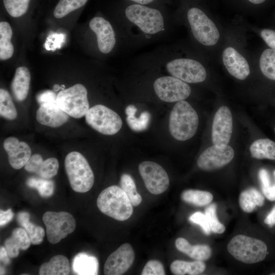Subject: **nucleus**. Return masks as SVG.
I'll list each match as a JSON object with an SVG mask.
<instances>
[{
	"label": "nucleus",
	"mask_w": 275,
	"mask_h": 275,
	"mask_svg": "<svg viewBox=\"0 0 275 275\" xmlns=\"http://www.w3.org/2000/svg\"><path fill=\"white\" fill-rule=\"evenodd\" d=\"M261 36L267 45L271 49L275 50V31L270 29L263 30Z\"/></svg>",
	"instance_id": "c03bdc74"
},
{
	"label": "nucleus",
	"mask_w": 275,
	"mask_h": 275,
	"mask_svg": "<svg viewBox=\"0 0 275 275\" xmlns=\"http://www.w3.org/2000/svg\"><path fill=\"white\" fill-rule=\"evenodd\" d=\"M48 241L56 244L72 233L76 227L74 217L65 211H47L43 215Z\"/></svg>",
	"instance_id": "9d476101"
},
{
	"label": "nucleus",
	"mask_w": 275,
	"mask_h": 275,
	"mask_svg": "<svg viewBox=\"0 0 275 275\" xmlns=\"http://www.w3.org/2000/svg\"><path fill=\"white\" fill-rule=\"evenodd\" d=\"M137 108L133 105H128L125 110L127 115L126 122L129 127L136 132L142 131L146 130L148 127L150 114L147 111L142 113L139 118L135 117Z\"/></svg>",
	"instance_id": "c756f323"
},
{
	"label": "nucleus",
	"mask_w": 275,
	"mask_h": 275,
	"mask_svg": "<svg viewBox=\"0 0 275 275\" xmlns=\"http://www.w3.org/2000/svg\"><path fill=\"white\" fill-rule=\"evenodd\" d=\"M264 223L270 227L275 225V206L265 218Z\"/></svg>",
	"instance_id": "49530a36"
},
{
	"label": "nucleus",
	"mask_w": 275,
	"mask_h": 275,
	"mask_svg": "<svg viewBox=\"0 0 275 275\" xmlns=\"http://www.w3.org/2000/svg\"><path fill=\"white\" fill-rule=\"evenodd\" d=\"M259 177L261 182V188L266 198L270 200H275L274 185L271 186L267 171L264 169L259 171Z\"/></svg>",
	"instance_id": "ea45409f"
},
{
	"label": "nucleus",
	"mask_w": 275,
	"mask_h": 275,
	"mask_svg": "<svg viewBox=\"0 0 275 275\" xmlns=\"http://www.w3.org/2000/svg\"><path fill=\"white\" fill-rule=\"evenodd\" d=\"M124 15L127 33L134 34L137 31L140 40L157 38L167 31L166 19L156 9L135 3L126 7Z\"/></svg>",
	"instance_id": "f257e3e1"
},
{
	"label": "nucleus",
	"mask_w": 275,
	"mask_h": 275,
	"mask_svg": "<svg viewBox=\"0 0 275 275\" xmlns=\"http://www.w3.org/2000/svg\"><path fill=\"white\" fill-rule=\"evenodd\" d=\"M14 216V213L11 209L6 211L0 210V225L4 226L9 223Z\"/></svg>",
	"instance_id": "a18cd8bd"
},
{
	"label": "nucleus",
	"mask_w": 275,
	"mask_h": 275,
	"mask_svg": "<svg viewBox=\"0 0 275 275\" xmlns=\"http://www.w3.org/2000/svg\"><path fill=\"white\" fill-rule=\"evenodd\" d=\"M181 197L184 202L197 206L207 205L213 199L210 193L196 189L185 190L182 192Z\"/></svg>",
	"instance_id": "2f4dec72"
},
{
	"label": "nucleus",
	"mask_w": 275,
	"mask_h": 275,
	"mask_svg": "<svg viewBox=\"0 0 275 275\" xmlns=\"http://www.w3.org/2000/svg\"><path fill=\"white\" fill-rule=\"evenodd\" d=\"M0 259L5 265H9L10 263V257L7 252L5 246H1Z\"/></svg>",
	"instance_id": "de8ad7c7"
},
{
	"label": "nucleus",
	"mask_w": 275,
	"mask_h": 275,
	"mask_svg": "<svg viewBox=\"0 0 275 275\" xmlns=\"http://www.w3.org/2000/svg\"><path fill=\"white\" fill-rule=\"evenodd\" d=\"M233 128L232 116L230 109L222 106L216 112L212 126L213 145H226L229 143Z\"/></svg>",
	"instance_id": "dca6fc26"
},
{
	"label": "nucleus",
	"mask_w": 275,
	"mask_h": 275,
	"mask_svg": "<svg viewBox=\"0 0 275 275\" xmlns=\"http://www.w3.org/2000/svg\"><path fill=\"white\" fill-rule=\"evenodd\" d=\"M251 3L254 4H260L264 2L266 0H248Z\"/></svg>",
	"instance_id": "8fccbe9b"
},
{
	"label": "nucleus",
	"mask_w": 275,
	"mask_h": 275,
	"mask_svg": "<svg viewBox=\"0 0 275 275\" xmlns=\"http://www.w3.org/2000/svg\"><path fill=\"white\" fill-rule=\"evenodd\" d=\"M259 65L263 75L275 80V50L268 48L264 50L260 57Z\"/></svg>",
	"instance_id": "473e14b6"
},
{
	"label": "nucleus",
	"mask_w": 275,
	"mask_h": 275,
	"mask_svg": "<svg viewBox=\"0 0 275 275\" xmlns=\"http://www.w3.org/2000/svg\"><path fill=\"white\" fill-rule=\"evenodd\" d=\"M30 0H3L5 8L10 16L20 17L26 12Z\"/></svg>",
	"instance_id": "4c0bfd02"
},
{
	"label": "nucleus",
	"mask_w": 275,
	"mask_h": 275,
	"mask_svg": "<svg viewBox=\"0 0 275 275\" xmlns=\"http://www.w3.org/2000/svg\"><path fill=\"white\" fill-rule=\"evenodd\" d=\"M274 175H275V171L274 172ZM274 188H275V185H274Z\"/></svg>",
	"instance_id": "603ef678"
},
{
	"label": "nucleus",
	"mask_w": 275,
	"mask_h": 275,
	"mask_svg": "<svg viewBox=\"0 0 275 275\" xmlns=\"http://www.w3.org/2000/svg\"><path fill=\"white\" fill-rule=\"evenodd\" d=\"M64 164L70 186L74 191L84 193L91 189L94 182V174L88 161L80 153H69Z\"/></svg>",
	"instance_id": "20e7f679"
},
{
	"label": "nucleus",
	"mask_w": 275,
	"mask_h": 275,
	"mask_svg": "<svg viewBox=\"0 0 275 275\" xmlns=\"http://www.w3.org/2000/svg\"><path fill=\"white\" fill-rule=\"evenodd\" d=\"M69 116L60 108L57 102L40 105L36 118L41 124L56 128L64 124Z\"/></svg>",
	"instance_id": "6ab92c4d"
},
{
	"label": "nucleus",
	"mask_w": 275,
	"mask_h": 275,
	"mask_svg": "<svg viewBox=\"0 0 275 275\" xmlns=\"http://www.w3.org/2000/svg\"><path fill=\"white\" fill-rule=\"evenodd\" d=\"M31 242L26 232L23 228L13 230L11 236L5 241V248L10 258H16L19 255V250H26L30 247Z\"/></svg>",
	"instance_id": "412c9836"
},
{
	"label": "nucleus",
	"mask_w": 275,
	"mask_h": 275,
	"mask_svg": "<svg viewBox=\"0 0 275 275\" xmlns=\"http://www.w3.org/2000/svg\"><path fill=\"white\" fill-rule=\"evenodd\" d=\"M97 205L103 214L116 220L128 219L133 212L132 205L121 187L116 185L103 190L97 199Z\"/></svg>",
	"instance_id": "7ed1b4c3"
},
{
	"label": "nucleus",
	"mask_w": 275,
	"mask_h": 275,
	"mask_svg": "<svg viewBox=\"0 0 275 275\" xmlns=\"http://www.w3.org/2000/svg\"><path fill=\"white\" fill-rule=\"evenodd\" d=\"M205 268V263L200 260L191 262L175 260L171 263L170 266L171 272L176 275L200 274L204 272Z\"/></svg>",
	"instance_id": "c85d7f7f"
},
{
	"label": "nucleus",
	"mask_w": 275,
	"mask_h": 275,
	"mask_svg": "<svg viewBox=\"0 0 275 275\" xmlns=\"http://www.w3.org/2000/svg\"><path fill=\"white\" fill-rule=\"evenodd\" d=\"M4 149L8 156L11 166L15 169H20L26 164L31 156V149L24 142H20L16 138L10 136L3 143Z\"/></svg>",
	"instance_id": "f3484780"
},
{
	"label": "nucleus",
	"mask_w": 275,
	"mask_h": 275,
	"mask_svg": "<svg viewBox=\"0 0 275 275\" xmlns=\"http://www.w3.org/2000/svg\"><path fill=\"white\" fill-rule=\"evenodd\" d=\"M175 246L178 250L196 260H206L211 255V250L209 246L199 244L191 245L186 239L182 237L176 240Z\"/></svg>",
	"instance_id": "5701e85b"
},
{
	"label": "nucleus",
	"mask_w": 275,
	"mask_h": 275,
	"mask_svg": "<svg viewBox=\"0 0 275 275\" xmlns=\"http://www.w3.org/2000/svg\"><path fill=\"white\" fill-rule=\"evenodd\" d=\"M264 202L262 195L255 188H250L243 191L239 199V205L245 212H252L256 206H262Z\"/></svg>",
	"instance_id": "cd10ccee"
},
{
	"label": "nucleus",
	"mask_w": 275,
	"mask_h": 275,
	"mask_svg": "<svg viewBox=\"0 0 275 275\" xmlns=\"http://www.w3.org/2000/svg\"><path fill=\"white\" fill-rule=\"evenodd\" d=\"M164 60L163 64L166 71L187 83H199L206 78L207 73L204 66L198 61L188 58H176Z\"/></svg>",
	"instance_id": "0eeeda50"
},
{
	"label": "nucleus",
	"mask_w": 275,
	"mask_h": 275,
	"mask_svg": "<svg viewBox=\"0 0 275 275\" xmlns=\"http://www.w3.org/2000/svg\"><path fill=\"white\" fill-rule=\"evenodd\" d=\"M153 87L156 96L166 102L184 100L191 93V88L187 82L172 75L158 77Z\"/></svg>",
	"instance_id": "9b49d317"
},
{
	"label": "nucleus",
	"mask_w": 275,
	"mask_h": 275,
	"mask_svg": "<svg viewBox=\"0 0 275 275\" xmlns=\"http://www.w3.org/2000/svg\"><path fill=\"white\" fill-rule=\"evenodd\" d=\"M89 27L96 35L99 51L103 54L111 52L117 43L116 34L111 23L102 17L96 16L90 20Z\"/></svg>",
	"instance_id": "2eb2a0df"
},
{
	"label": "nucleus",
	"mask_w": 275,
	"mask_h": 275,
	"mask_svg": "<svg viewBox=\"0 0 275 275\" xmlns=\"http://www.w3.org/2000/svg\"><path fill=\"white\" fill-rule=\"evenodd\" d=\"M251 155L257 159L275 160V142L268 139H261L250 146Z\"/></svg>",
	"instance_id": "bb28decb"
},
{
	"label": "nucleus",
	"mask_w": 275,
	"mask_h": 275,
	"mask_svg": "<svg viewBox=\"0 0 275 275\" xmlns=\"http://www.w3.org/2000/svg\"><path fill=\"white\" fill-rule=\"evenodd\" d=\"M5 273V269L3 267H1V274H4Z\"/></svg>",
	"instance_id": "3c124183"
},
{
	"label": "nucleus",
	"mask_w": 275,
	"mask_h": 275,
	"mask_svg": "<svg viewBox=\"0 0 275 275\" xmlns=\"http://www.w3.org/2000/svg\"><path fill=\"white\" fill-rule=\"evenodd\" d=\"M189 221L194 224L199 225L205 234H210L211 230L205 214L200 211L195 212L189 216Z\"/></svg>",
	"instance_id": "79ce46f5"
},
{
	"label": "nucleus",
	"mask_w": 275,
	"mask_h": 275,
	"mask_svg": "<svg viewBox=\"0 0 275 275\" xmlns=\"http://www.w3.org/2000/svg\"><path fill=\"white\" fill-rule=\"evenodd\" d=\"M135 4L146 5L153 2L154 0H129Z\"/></svg>",
	"instance_id": "09e8293b"
},
{
	"label": "nucleus",
	"mask_w": 275,
	"mask_h": 275,
	"mask_svg": "<svg viewBox=\"0 0 275 275\" xmlns=\"http://www.w3.org/2000/svg\"><path fill=\"white\" fill-rule=\"evenodd\" d=\"M59 163L54 157H50L43 160L41 155L35 154L31 156L24 166L25 170L35 173L39 177L45 179H51L56 176L58 171Z\"/></svg>",
	"instance_id": "aec40b11"
},
{
	"label": "nucleus",
	"mask_w": 275,
	"mask_h": 275,
	"mask_svg": "<svg viewBox=\"0 0 275 275\" xmlns=\"http://www.w3.org/2000/svg\"><path fill=\"white\" fill-rule=\"evenodd\" d=\"M165 274L162 264L156 260L147 262L141 273L142 275H164Z\"/></svg>",
	"instance_id": "a19ab883"
},
{
	"label": "nucleus",
	"mask_w": 275,
	"mask_h": 275,
	"mask_svg": "<svg viewBox=\"0 0 275 275\" xmlns=\"http://www.w3.org/2000/svg\"><path fill=\"white\" fill-rule=\"evenodd\" d=\"M26 184L29 187L36 189L43 198L50 197L54 192V184L50 179L31 177L28 179Z\"/></svg>",
	"instance_id": "72a5a7b5"
},
{
	"label": "nucleus",
	"mask_w": 275,
	"mask_h": 275,
	"mask_svg": "<svg viewBox=\"0 0 275 275\" xmlns=\"http://www.w3.org/2000/svg\"><path fill=\"white\" fill-rule=\"evenodd\" d=\"M274 131H275V127H274Z\"/></svg>",
	"instance_id": "864d4df0"
},
{
	"label": "nucleus",
	"mask_w": 275,
	"mask_h": 275,
	"mask_svg": "<svg viewBox=\"0 0 275 275\" xmlns=\"http://www.w3.org/2000/svg\"><path fill=\"white\" fill-rule=\"evenodd\" d=\"M134 259L133 250L129 243L122 244L107 258L104 265L106 275H121L132 265Z\"/></svg>",
	"instance_id": "4468645a"
},
{
	"label": "nucleus",
	"mask_w": 275,
	"mask_h": 275,
	"mask_svg": "<svg viewBox=\"0 0 275 275\" xmlns=\"http://www.w3.org/2000/svg\"><path fill=\"white\" fill-rule=\"evenodd\" d=\"M31 81L29 69L24 66L18 67L11 84V90L15 98L18 101H23L27 97Z\"/></svg>",
	"instance_id": "4be33fe9"
},
{
	"label": "nucleus",
	"mask_w": 275,
	"mask_h": 275,
	"mask_svg": "<svg viewBox=\"0 0 275 275\" xmlns=\"http://www.w3.org/2000/svg\"><path fill=\"white\" fill-rule=\"evenodd\" d=\"M12 30L9 23L2 21L0 23V59L6 60L14 53V47L11 42Z\"/></svg>",
	"instance_id": "7c9ffc66"
},
{
	"label": "nucleus",
	"mask_w": 275,
	"mask_h": 275,
	"mask_svg": "<svg viewBox=\"0 0 275 275\" xmlns=\"http://www.w3.org/2000/svg\"><path fill=\"white\" fill-rule=\"evenodd\" d=\"M139 173L147 190L154 195L165 191L169 185V178L164 169L159 164L145 161L139 166Z\"/></svg>",
	"instance_id": "f8f14e48"
},
{
	"label": "nucleus",
	"mask_w": 275,
	"mask_h": 275,
	"mask_svg": "<svg viewBox=\"0 0 275 275\" xmlns=\"http://www.w3.org/2000/svg\"><path fill=\"white\" fill-rule=\"evenodd\" d=\"M205 214L212 232L218 234H222L225 232V227L219 222L217 217L216 205L215 203H212L206 208Z\"/></svg>",
	"instance_id": "58836bf2"
},
{
	"label": "nucleus",
	"mask_w": 275,
	"mask_h": 275,
	"mask_svg": "<svg viewBox=\"0 0 275 275\" xmlns=\"http://www.w3.org/2000/svg\"><path fill=\"white\" fill-rule=\"evenodd\" d=\"M17 221L19 225L25 230L29 236L31 243L39 244L42 243L45 236L44 229L36 225L30 221V214L21 211L17 214Z\"/></svg>",
	"instance_id": "a878e982"
},
{
	"label": "nucleus",
	"mask_w": 275,
	"mask_h": 275,
	"mask_svg": "<svg viewBox=\"0 0 275 275\" xmlns=\"http://www.w3.org/2000/svg\"><path fill=\"white\" fill-rule=\"evenodd\" d=\"M222 58L226 68L235 78L243 80L250 74V69L247 61L234 48H225Z\"/></svg>",
	"instance_id": "a211bd4d"
},
{
	"label": "nucleus",
	"mask_w": 275,
	"mask_h": 275,
	"mask_svg": "<svg viewBox=\"0 0 275 275\" xmlns=\"http://www.w3.org/2000/svg\"><path fill=\"white\" fill-rule=\"evenodd\" d=\"M199 117L196 111L186 101L181 100L174 105L169 117V130L176 140L184 141L196 134Z\"/></svg>",
	"instance_id": "f03ea898"
},
{
	"label": "nucleus",
	"mask_w": 275,
	"mask_h": 275,
	"mask_svg": "<svg viewBox=\"0 0 275 275\" xmlns=\"http://www.w3.org/2000/svg\"><path fill=\"white\" fill-rule=\"evenodd\" d=\"M98 266L97 259L85 253L76 255L72 262L73 270L77 274H97Z\"/></svg>",
	"instance_id": "b1692460"
},
{
	"label": "nucleus",
	"mask_w": 275,
	"mask_h": 275,
	"mask_svg": "<svg viewBox=\"0 0 275 275\" xmlns=\"http://www.w3.org/2000/svg\"><path fill=\"white\" fill-rule=\"evenodd\" d=\"M87 95L86 87L77 84L60 91L57 96V102L60 108L69 116L80 118L90 109Z\"/></svg>",
	"instance_id": "423d86ee"
},
{
	"label": "nucleus",
	"mask_w": 275,
	"mask_h": 275,
	"mask_svg": "<svg viewBox=\"0 0 275 275\" xmlns=\"http://www.w3.org/2000/svg\"><path fill=\"white\" fill-rule=\"evenodd\" d=\"M70 271L69 262L64 256L58 255L42 264L39 269L40 275H67Z\"/></svg>",
	"instance_id": "393cba45"
},
{
	"label": "nucleus",
	"mask_w": 275,
	"mask_h": 275,
	"mask_svg": "<svg viewBox=\"0 0 275 275\" xmlns=\"http://www.w3.org/2000/svg\"><path fill=\"white\" fill-rule=\"evenodd\" d=\"M87 1L88 0H60L54 8L53 15L57 18H62L83 6Z\"/></svg>",
	"instance_id": "e433bc0d"
},
{
	"label": "nucleus",
	"mask_w": 275,
	"mask_h": 275,
	"mask_svg": "<svg viewBox=\"0 0 275 275\" xmlns=\"http://www.w3.org/2000/svg\"><path fill=\"white\" fill-rule=\"evenodd\" d=\"M187 18L195 39L206 46L215 45L219 33L214 22L200 9L193 7L188 10Z\"/></svg>",
	"instance_id": "6e6552de"
},
{
	"label": "nucleus",
	"mask_w": 275,
	"mask_h": 275,
	"mask_svg": "<svg viewBox=\"0 0 275 275\" xmlns=\"http://www.w3.org/2000/svg\"><path fill=\"white\" fill-rule=\"evenodd\" d=\"M85 119L92 128L105 135L115 134L122 126L120 116L102 104H97L90 108L85 115Z\"/></svg>",
	"instance_id": "1a4fd4ad"
},
{
	"label": "nucleus",
	"mask_w": 275,
	"mask_h": 275,
	"mask_svg": "<svg viewBox=\"0 0 275 275\" xmlns=\"http://www.w3.org/2000/svg\"><path fill=\"white\" fill-rule=\"evenodd\" d=\"M0 115L3 118L13 120L16 118L17 112L9 92L0 89Z\"/></svg>",
	"instance_id": "c9c22d12"
},
{
	"label": "nucleus",
	"mask_w": 275,
	"mask_h": 275,
	"mask_svg": "<svg viewBox=\"0 0 275 275\" xmlns=\"http://www.w3.org/2000/svg\"><path fill=\"white\" fill-rule=\"evenodd\" d=\"M234 156V150L230 146L214 145L202 153L198 159L197 164L202 170H215L229 163Z\"/></svg>",
	"instance_id": "ddd939ff"
},
{
	"label": "nucleus",
	"mask_w": 275,
	"mask_h": 275,
	"mask_svg": "<svg viewBox=\"0 0 275 275\" xmlns=\"http://www.w3.org/2000/svg\"><path fill=\"white\" fill-rule=\"evenodd\" d=\"M120 185L133 206L141 204L142 197L138 193L134 181L130 175L126 173L122 174L120 178Z\"/></svg>",
	"instance_id": "f704fd0d"
},
{
	"label": "nucleus",
	"mask_w": 275,
	"mask_h": 275,
	"mask_svg": "<svg viewBox=\"0 0 275 275\" xmlns=\"http://www.w3.org/2000/svg\"><path fill=\"white\" fill-rule=\"evenodd\" d=\"M228 251L237 260L247 264L263 260L267 248L262 241L243 235L234 236L229 242Z\"/></svg>",
	"instance_id": "39448f33"
},
{
	"label": "nucleus",
	"mask_w": 275,
	"mask_h": 275,
	"mask_svg": "<svg viewBox=\"0 0 275 275\" xmlns=\"http://www.w3.org/2000/svg\"><path fill=\"white\" fill-rule=\"evenodd\" d=\"M57 95L52 91L45 90L38 93L36 99L41 105L57 102Z\"/></svg>",
	"instance_id": "37998d69"
}]
</instances>
